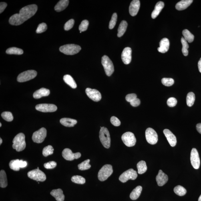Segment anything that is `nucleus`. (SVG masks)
Masks as SVG:
<instances>
[{
	"label": "nucleus",
	"instance_id": "58836bf2",
	"mask_svg": "<svg viewBox=\"0 0 201 201\" xmlns=\"http://www.w3.org/2000/svg\"><path fill=\"white\" fill-rule=\"evenodd\" d=\"M71 181L75 183L83 184L86 182L85 178L79 176H73L71 178Z\"/></svg>",
	"mask_w": 201,
	"mask_h": 201
},
{
	"label": "nucleus",
	"instance_id": "4468645a",
	"mask_svg": "<svg viewBox=\"0 0 201 201\" xmlns=\"http://www.w3.org/2000/svg\"><path fill=\"white\" fill-rule=\"evenodd\" d=\"M35 109L42 112H53L57 110V107L54 104L41 103L37 105Z\"/></svg>",
	"mask_w": 201,
	"mask_h": 201
},
{
	"label": "nucleus",
	"instance_id": "e2e57ef3",
	"mask_svg": "<svg viewBox=\"0 0 201 201\" xmlns=\"http://www.w3.org/2000/svg\"><path fill=\"white\" fill-rule=\"evenodd\" d=\"M80 33H82L81 31H80Z\"/></svg>",
	"mask_w": 201,
	"mask_h": 201
},
{
	"label": "nucleus",
	"instance_id": "f704fd0d",
	"mask_svg": "<svg viewBox=\"0 0 201 201\" xmlns=\"http://www.w3.org/2000/svg\"><path fill=\"white\" fill-rule=\"evenodd\" d=\"M195 100V95L193 92L189 93L187 95L186 102L187 105L189 107H192L193 105Z\"/></svg>",
	"mask_w": 201,
	"mask_h": 201
},
{
	"label": "nucleus",
	"instance_id": "052dcab7",
	"mask_svg": "<svg viewBox=\"0 0 201 201\" xmlns=\"http://www.w3.org/2000/svg\"><path fill=\"white\" fill-rule=\"evenodd\" d=\"M198 201H201V194L198 198Z\"/></svg>",
	"mask_w": 201,
	"mask_h": 201
},
{
	"label": "nucleus",
	"instance_id": "f03ea898",
	"mask_svg": "<svg viewBox=\"0 0 201 201\" xmlns=\"http://www.w3.org/2000/svg\"><path fill=\"white\" fill-rule=\"evenodd\" d=\"M13 147L17 152H21L25 148V136L23 133H19L15 137L13 140Z\"/></svg>",
	"mask_w": 201,
	"mask_h": 201
},
{
	"label": "nucleus",
	"instance_id": "8fccbe9b",
	"mask_svg": "<svg viewBox=\"0 0 201 201\" xmlns=\"http://www.w3.org/2000/svg\"><path fill=\"white\" fill-rule=\"evenodd\" d=\"M56 162L53 161L45 163L44 165L45 168L47 169L54 168L56 167Z\"/></svg>",
	"mask_w": 201,
	"mask_h": 201
},
{
	"label": "nucleus",
	"instance_id": "412c9836",
	"mask_svg": "<svg viewBox=\"0 0 201 201\" xmlns=\"http://www.w3.org/2000/svg\"><path fill=\"white\" fill-rule=\"evenodd\" d=\"M170 41L166 38L163 39L160 43V47L158 48V50L160 52L165 53L168 50L170 47Z\"/></svg>",
	"mask_w": 201,
	"mask_h": 201
},
{
	"label": "nucleus",
	"instance_id": "13d9d810",
	"mask_svg": "<svg viewBox=\"0 0 201 201\" xmlns=\"http://www.w3.org/2000/svg\"><path fill=\"white\" fill-rule=\"evenodd\" d=\"M198 68L199 71L201 73V58L199 61L198 64Z\"/></svg>",
	"mask_w": 201,
	"mask_h": 201
},
{
	"label": "nucleus",
	"instance_id": "7ed1b4c3",
	"mask_svg": "<svg viewBox=\"0 0 201 201\" xmlns=\"http://www.w3.org/2000/svg\"><path fill=\"white\" fill-rule=\"evenodd\" d=\"M99 138L103 146L105 148H109L111 144L110 135L108 129L106 127H101Z\"/></svg>",
	"mask_w": 201,
	"mask_h": 201
},
{
	"label": "nucleus",
	"instance_id": "5fc2aeb1",
	"mask_svg": "<svg viewBox=\"0 0 201 201\" xmlns=\"http://www.w3.org/2000/svg\"><path fill=\"white\" fill-rule=\"evenodd\" d=\"M7 6V3L1 2V3H0V13H1L4 11Z\"/></svg>",
	"mask_w": 201,
	"mask_h": 201
},
{
	"label": "nucleus",
	"instance_id": "39448f33",
	"mask_svg": "<svg viewBox=\"0 0 201 201\" xmlns=\"http://www.w3.org/2000/svg\"><path fill=\"white\" fill-rule=\"evenodd\" d=\"M113 172L112 166L111 165L106 164L102 167L98 173L99 180L103 182L107 180Z\"/></svg>",
	"mask_w": 201,
	"mask_h": 201
},
{
	"label": "nucleus",
	"instance_id": "4c0bfd02",
	"mask_svg": "<svg viewBox=\"0 0 201 201\" xmlns=\"http://www.w3.org/2000/svg\"><path fill=\"white\" fill-rule=\"evenodd\" d=\"M19 160L18 159L11 161L9 164L10 168L14 171H19L20 168L19 166Z\"/></svg>",
	"mask_w": 201,
	"mask_h": 201
},
{
	"label": "nucleus",
	"instance_id": "b1692460",
	"mask_svg": "<svg viewBox=\"0 0 201 201\" xmlns=\"http://www.w3.org/2000/svg\"><path fill=\"white\" fill-rule=\"evenodd\" d=\"M164 7V3L162 1H160L157 3L155 7V9L152 12L151 17L152 19H155L158 17L161 11Z\"/></svg>",
	"mask_w": 201,
	"mask_h": 201
},
{
	"label": "nucleus",
	"instance_id": "20e7f679",
	"mask_svg": "<svg viewBox=\"0 0 201 201\" xmlns=\"http://www.w3.org/2000/svg\"><path fill=\"white\" fill-rule=\"evenodd\" d=\"M79 45L74 44H68L62 45L60 47L61 52L68 55H72L78 53L81 50Z\"/></svg>",
	"mask_w": 201,
	"mask_h": 201
},
{
	"label": "nucleus",
	"instance_id": "6e6552de",
	"mask_svg": "<svg viewBox=\"0 0 201 201\" xmlns=\"http://www.w3.org/2000/svg\"><path fill=\"white\" fill-rule=\"evenodd\" d=\"M37 72L34 70H28L21 73L18 76L17 80L19 82H23L32 79L36 77Z\"/></svg>",
	"mask_w": 201,
	"mask_h": 201
},
{
	"label": "nucleus",
	"instance_id": "ea45409f",
	"mask_svg": "<svg viewBox=\"0 0 201 201\" xmlns=\"http://www.w3.org/2000/svg\"><path fill=\"white\" fill-rule=\"evenodd\" d=\"M90 160H87L78 165V169L80 170H88L91 167V166L89 164Z\"/></svg>",
	"mask_w": 201,
	"mask_h": 201
},
{
	"label": "nucleus",
	"instance_id": "4be33fe9",
	"mask_svg": "<svg viewBox=\"0 0 201 201\" xmlns=\"http://www.w3.org/2000/svg\"><path fill=\"white\" fill-rule=\"evenodd\" d=\"M50 93V91L49 89L42 87L35 91L33 93V96L35 99H39L43 97L48 96Z\"/></svg>",
	"mask_w": 201,
	"mask_h": 201
},
{
	"label": "nucleus",
	"instance_id": "bb28decb",
	"mask_svg": "<svg viewBox=\"0 0 201 201\" xmlns=\"http://www.w3.org/2000/svg\"><path fill=\"white\" fill-rule=\"evenodd\" d=\"M60 123L64 126L72 127L77 123V120L70 118H64L61 119Z\"/></svg>",
	"mask_w": 201,
	"mask_h": 201
},
{
	"label": "nucleus",
	"instance_id": "6e6d98bb",
	"mask_svg": "<svg viewBox=\"0 0 201 201\" xmlns=\"http://www.w3.org/2000/svg\"><path fill=\"white\" fill-rule=\"evenodd\" d=\"M27 162L26 161H23V160H19V166L20 168H24L27 166Z\"/></svg>",
	"mask_w": 201,
	"mask_h": 201
},
{
	"label": "nucleus",
	"instance_id": "f257e3e1",
	"mask_svg": "<svg viewBox=\"0 0 201 201\" xmlns=\"http://www.w3.org/2000/svg\"><path fill=\"white\" fill-rule=\"evenodd\" d=\"M38 9L36 5L26 6L22 8L19 13L12 15L9 19V23L13 25H19L23 24L35 14Z\"/></svg>",
	"mask_w": 201,
	"mask_h": 201
},
{
	"label": "nucleus",
	"instance_id": "ddd939ff",
	"mask_svg": "<svg viewBox=\"0 0 201 201\" xmlns=\"http://www.w3.org/2000/svg\"><path fill=\"white\" fill-rule=\"evenodd\" d=\"M191 164L194 169H198L200 166V160L198 153L196 148H193L190 155Z\"/></svg>",
	"mask_w": 201,
	"mask_h": 201
},
{
	"label": "nucleus",
	"instance_id": "c9c22d12",
	"mask_svg": "<svg viewBox=\"0 0 201 201\" xmlns=\"http://www.w3.org/2000/svg\"><path fill=\"white\" fill-rule=\"evenodd\" d=\"M174 192L177 195L182 196L185 195L187 193V191L183 187L178 185L174 188Z\"/></svg>",
	"mask_w": 201,
	"mask_h": 201
},
{
	"label": "nucleus",
	"instance_id": "1a4fd4ad",
	"mask_svg": "<svg viewBox=\"0 0 201 201\" xmlns=\"http://www.w3.org/2000/svg\"><path fill=\"white\" fill-rule=\"evenodd\" d=\"M138 177V174L136 171L133 169H130L124 172L120 175L119 180L121 182H126L129 180H135Z\"/></svg>",
	"mask_w": 201,
	"mask_h": 201
},
{
	"label": "nucleus",
	"instance_id": "bf43d9fd",
	"mask_svg": "<svg viewBox=\"0 0 201 201\" xmlns=\"http://www.w3.org/2000/svg\"><path fill=\"white\" fill-rule=\"evenodd\" d=\"M2 143H3V140H2V139L1 138H0V145H1Z\"/></svg>",
	"mask_w": 201,
	"mask_h": 201
},
{
	"label": "nucleus",
	"instance_id": "423d86ee",
	"mask_svg": "<svg viewBox=\"0 0 201 201\" xmlns=\"http://www.w3.org/2000/svg\"><path fill=\"white\" fill-rule=\"evenodd\" d=\"M101 63L106 74L108 77L110 76L114 71V66L112 61L108 56L104 55L102 58Z\"/></svg>",
	"mask_w": 201,
	"mask_h": 201
},
{
	"label": "nucleus",
	"instance_id": "5701e85b",
	"mask_svg": "<svg viewBox=\"0 0 201 201\" xmlns=\"http://www.w3.org/2000/svg\"><path fill=\"white\" fill-rule=\"evenodd\" d=\"M193 0H182L177 3L176 8L178 11L183 10L188 8L193 3Z\"/></svg>",
	"mask_w": 201,
	"mask_h": 201
},
{
	"label": "nucleus",
	"instance_id": "49530a36",
	"mask_svg": "<svg viewBox=\"0 0 201 201\" xmlns=\"http://www.w3.org/2000/svg\"><path fill=\"white\" fill-rule=\"evenodd\" d=\"M47 29L46 24L45 23H42L38 25L36 32L37 33H41L44 32Z\"/></svg>",
	"mask_w": 201,
	"mask_h": 201
},
{
	"label": "nucleus",
	"instance_id": "c03bdc74",
	"mask_svg": "<svg viewBox=\"0 0 201 201\" xmlns=\"http://www.w3.org/2000/svg\"><path fill=\"white\" fill-rule=\"evenodd\" d=\"M161 82L163 85L167 87L172 86L174 83V79L171 78H163Z\"/></svg>",
	"mask_w": 201,
	"mask_h": 201
},
{
	"label": "nucleus",
	"instance_id": "dca6fc26",
	"mask_svg": "<svg viewBox=\"0 0 201 201\" xmlns=\"http://www.w3.org/2000/svg\"><path fill=\"white\" fill-rule=\"evenodd\" d=\"M63 158L67 161H72L74 159H77L80 158L81 154L79 152L73 153L72 151L69 148L65 149L62 152Z\"/></svg>",
	"mask_w": 201,
	"mask_h": 201
},
{
	"label": "nucleus",
	"instance_id": "c85d7f7f",
	"mask_svg": "<svg viewBox=\"0 0 201 201\" xmlns=\"http://www.w3.org/2000/svg\"><path fill=\"white\" fill-rule=\"evenodd\" d=\"M142 190V188L141 186L136 187L130 194V197L131 199L132 200L137 199L140 196Z\"/></svg>",
	"mask_w": 201,
	"mask_h": 201
},
{
	"label": "nucleus",
	"instance_id": "f8f14e48",
	"mask_svg": "<svg viewBox=\"0 0 201 201\" xmlns=\"http://www.w3.org/2000/svg\"><path fill=\"white\" fill-rule=\"evenodd\" d=\"M147 142L151 145L156 144L158 141V136L156 131L151 128L147 129L145 132Z\"/></svg>",
	"mask_w": 201,
	"mask_h": 201
},
{
	"label": "nucleus",
	"instance_id": "a878e982",
	"mask_svg": "<svg viewBox=\"0 0 201 201\" xmlns=\"http://www.w3.org/2000/svg\"><path fill=\"white\" fill-rule=\"evenodd\" d=\"M68 0H61L55 6V10L57 12H60L65 9L69 3Z\"/></svg>",
	"mask_w": 201,
	"mask_h": 201
},
{
	"label": "nucleus",
	"instance_id": "f3484780",
	"mask_svg": "<svg viewBox=\"0 0 201 201\" xmlns=\"http://www.w3.org/2000/svg\"><path fill=\"white\" fill-rule=\"evenodd\" d=\"M132 49L127 47L123 50L121 54V59L125 64L128 65L132 60Z\"/></svg>",
	"mask_w": 201,
	"mask_h": 201
},
{
	"label": "nucleus",
	"instance_id": "3c124183",
	"mask_svg": "<svg viewBox=\"0 0 201 201\" xmlns=\"http://www.w3.org/2000/svg\"><path fill=\"white\" fill-rule=\"evenodd\" d=\"M110 121L111 124L115 126H119L121 124L120 120L116 117L113 116L111 117Z\"/></svg>",
	"mask_w": 201,
	"mask_h": 201
},
{
	"label": "nucleus",
	"instance_id": "393cba45",
	"mask_svg": "<svg viewBox=\"0 0 201 201\" xmlns=\"http://www.w3.org/2000/svg\"><path fill=\"white\" fill-rule=\"evenodd\" d=\"M50 194L57 201H64L65 200V195L63 194L62 190L60 188L53 190Z\"/></svg>",
	"mask_w": 201,
	"mask_h": 201
},
{
	"label": "nucleus",
	"instance_id": "2eb2a0df",
	"mask_svg": "<svg viewBox=\"0 0 201 201\" xmlns=\"http://www.w3.org/2000/svg\"><path fill=\"white\" fill-rule=\"evenodd\" d=\"M85 93L89 98L95 102L100 101L102 98L100 93L96 89L87 88Z\"/></svg>",
	"mask_w": 201,
	"mask_h": 201
},
{
	"label": "nucleus",
	"instance_id": "c756f323",
	"mask_svg": "<svg viewBox=\"0 0 201 201\" xmlns=\"http://www.w3.org/2000/svg\"><path fill=\"white\" fill-rule=\"evenodd\" d=\"M127 27V23L125 21H122L121 22L120 25L119 26L118 29V34L117 36L119 37H122L124 35L126 30Z\"/></svg>",
	"mask_w": 201,
	"mask_h": 201
},
{
	"label": "nucleus",
	"instance_id": "0eeeda50",
	"mask_svg": "<svg viewBox=\"0 0 201 201\" xmlns=\"http://www.w3.org/2000/svg\"><path fill=\"white\" fill-rule=\"evenodd\" d=\"M29 177L37 182H44L46 180V177L44 172L39 169H35L28 172Z\"/></svg>",
	"mask_w": 201,
	"mask_h": 201
},
{
	"label": "nucleus",
	"instance_id": "79ce46f5",
	"mask_svg": "<svg viewBox=\"0 0 201 201\" xmlns=\"http://www.w3.org/2000/svg\"><path fill=\"white\" fill-rule=\"evenodd\" d=\"M1 116L3 119L7 121H11L13 120V114L10 112L5 111L2 113Z\"/></svg>",
	"mask_w": 201,
	"mask_h": 201
},
{
	"label": "nucleus",
	"instance_id": "680f3d73",
	"mask_svg": "<svg viewBox=\"0 0 201 201\" xmlns=\"http://www.w3.org/2000/svg\"><path fill=\"white\" fill-rule=\"evenodd\" d=\"M1 126H2V124H1V123H0V127H1Z\"/></svg>",
	"mask_w": 201,
	"mask_h": 201
},
{
	"label": "nucleus",
	"instance_id": "e433bc0d",
	"mask_svg": "<svg viewBox=\"0 0 201 201\" xmlns=\"http://www.w3.org/2000/svg\"><path fill=\"white\" fill-rule=\"evenodd\" d=\"M181 42H182V53L184 56H188V49L189 48V45L188 42L185 40L184 37H182L181 39Z\"/></svg>",
	"mask_w": 201,
	"mask_h": 201
},
{
	"label": "nucleus",
	"instance_id": "72a5a7b5",
	"mask_svg": "<svg viewBox=\"0 0 201 201\" xmlns=\"http://www.w3.org/2000/svg\"><path fill=\"white\" fill-rule=\"evenodd\" d=\"M24 53L22 49L15 47L10 48L6 50V53L9 55H21Z\"/></svg>",
	"mask_w": 201,
	"mask_h": 201
},
{
	"label": "nucleus",
	"instance_id": "9b49d317",
	"mask_svg": "<svg viewBox=\"0 0 201 201\" xmlns=\"http://www.w3.org/2000/svg\"><path fill=\"white\" fill-rule=\"evenodd\" d=\"M46 136V129L42 127L33 133L32 136L33 140L34 142L40 144L44 141Z\"/></svg>",
	"mask_w": 201,
	"mask_h": 201
},
{
	"label": "nucleus",
	"instance_id": "cd10ccee",
	"mask_svg": "<svg viewBox=\"0 0 201 201\" xmlns=\"http://www.w3.org/2000/svg\"><path fill=\"white\" fill-rule=\"evenodd\" d=\"M63 80L69 86H70L71 88L75 89L77 88V85L73 77L71 76V75H65L63 77Z\"/></svg>",
	"mask_w": 201,
	"mask_h": 201
},
{
	"label": "nucleus",
	"instance_id": "9d476101",
	"mask_svg": "<svg viewBox=\"0 0 201 201\" xmlns=\"http://www.w3.org/2000/svg\"><path fill=\"white\" fill-rule=\"evenodd\" d=\"M121 139L124 144L128 147L135 146L136 142V139L133 133L127 132L123 134Z\"/></svg>",
	"mask_w": 201,
	"mask_h": 201
},
{
	"label": "nucleus",
	"instance_id": "a211bd4d",
	"mask_svg": "<svg viewBox=\"0 0 201 201\" xmlns=\"http://www.w3.org/2000/svg\"><path fill=\"white\" fill-rule=\"evenodd\" d=\"M140 7V1L139 0H133L132 1L129 8L130 15L133 17L136 16L138 13Z\"/></svg>",
	"mask_w": 201,
	"mask_h": 201
},
{
	"label": "nucleus",
	"instance_id": "a18cd8bd",
	"mask_svg": "<svg viewBox=\"0 0 201 201\" xmlns=\"http://www.w3.org/2000/svg\"><path fill=\"white\" fill-rule=\"evenodd\" d=\"M89 22L87 20H84L82 21L80 25L79 26V31L83 32L86 31L88 28Z\"/></svg>",
	"mask_w": 201,
	"mask_h": 201
},
{
	"label": "nucleus",
	"instance_id": "a19ab883",
	"mask_svg": "<svg viewBox=\"0 0 201 201\" xmlns=\"http://www.w3.org/2000/svg\"><path fill=\"white\" fill-rule=\"evenodd\" d=\"M54 149L51 145H48L45 147L43 150V154L45 157L48 156L49 155L53 154Z\"/></svg>",
	"mask_w": 201,
	"mask_h": 201
},
{
	"label": "nucleus",
	"instance_id": "4d7b16f0",
	"mask_svg": "<svg viewBox=\"0 0 201 201\" xmlns=\"http://www.w3.org/2000/svg\"><path fill=\"white\" fill-rule=\"evenodd\" d=\"M196 129L198 132L201 134V123H198L197 124Z\"/></svg>",
	"mask_w": 201,
	"mask_h": 201
},
{
	"label": "nucleus",
	"instance_id": "37998d69",
	"mask_svg": "<svg viewBox=\"0 0 201 201\" xmlns=\"http://www.w3.org/2000/svg\"><path fill=\"white\" fill-rule=\"evenodd\" d=\"M117 15L116 13L113 14L110 22H109V28L110 29H113L115 26L117 22Z\"/></svg>",
	"mask_w": 201,
	"mask_h": 201
},
{
	"label": "nucleus",
	"instance_id": "09e8293b",
	"mask_svg": "<svg viewBox=\"0 0 201 201\" xmlns=\"http://www.w3.org/2000/svg\"><path fill=\"white\" fill-rule=\"evenodd\" d=\"M177 99L174 97H171L169 98L167 101V105L170 107H174L177 105Z\"/></svg>",
	"mask_w": 201,
	"mask_h": 201
},
{
	"label": "nucleus",
	"instance_id": "2f4dec72",
	"mask_svg": "<svg viewBox=\"0 0 201 201\" xmlns=\"http://www.w3.org/2000/svg\"><path fill=\"white\" fill-rule=\"evenodd\" d=\"M137 167L138 170V173L140 174H144L147 170L146 163L144 161H141L139 162L137 165Z\"/></svg>",
	"mask_w": 201,
	"mask_h": 201
},
{
	"label": "nucleus",
	"instance_id": "6ab92c4d",
	"mask_svg": "<svg viewBox=\"0 0 201 201\" xmlns=\"http://www.w3.org/2000/svg\"><path fill=\"white\" fill-rule=\"evenodd\" d=\"M163 132L171 146L172 147L176 146L177 142V139L173 133L167 129H164Z\"/></svg>",
	"mask_w": 201,
	"mask_h": 201
},
{
	"label": "nucleus",
	"instance_id": "aec40b11",
	"mask_svg": "<svg viewBox=\"0 0 201 201\" xmlns=\"http://www.w3.org/2000/svg\"><path fill=\"white\" fill-rule=\"evenodd\" d=\"M168 176L161 170L159 171L158 174L156 177V181L159 186H164L168 182Z\"/></svg>",
	"mask_w": 201,
	"mask_h": 201
},
{
	"label": "nucleus",
	"instance_id": "473e14b6",
	"mask_svg": "<svg viewBox=\"0 0 201 201\" xmlns=\"http://www.w3.org/2000/svg\"><path fill=\"white\" fill-rule=\"evenodd\" d=\"M182 35L184 39L188 43H192L194 40V36L189 31L188 29H185L182 31Z\"/></svg>",
	"mask_w": 201,
	"mask_h": 201
},
{
	"label": "nucleus",
	"instance_id": "de8ad7c7",
	"mask_svg": "<svg viewBox=\"0 0 201 201\" xmlns=\"http://www.w3.org/2000/svg\"><path fill=\"white\" fill-rule=\"evenodd\" d=\"M75 21L74 19H71L69 20L65 23L64 25V29L66 31H69L70 29H72L74 25Z\"/></svg>",
	"mask_w": 201,
	"mask_h": 201
},
{
	"label": "nucleus",
	"instance_id": "864d4df0",
	"mask_svg": "<svg viewBox=\"0 0 201 201\" xmlns=\"http://www.w3.org/2000/svg\"><path fill=\"white\" fill-rule=\"evenodd\" d=\"M131 105L134 107H138L139 105H140V99L139 98H136L135 100L132 101L130 103Z\"/></svg>",
	"mask_w": 201,
	"mask_h": 201
},
{
	"label": "nucleus",
	"instance_id": "7c9ffc66",
	"mask_svg": "<svg viewBox=\"0 0 201 201\" xmlns=\"http://www.w3.org/2000/svg\"><path fill=\"white\" fill-rule=\"evenodd\" d=\"M7 186V175L5 171L2 170L0 172V186L2 188H5Z\"/></svg>",
	"mask_w": 201,
	"mask_h": 201
},
{
	"label": "nucleus",
	"instance_id": "603ef678",
	"mask_svg": "<svg viewBox=\"0 0 201 201\" xmlns=\"http://www.w3.org/2000/svg\"><path fill=\"white\" fill-rule=\"evenodd\" d=\"M137 98V95L135 93H130L127 95L126 97V100L128 102H131Z\"/></svg>",
	"mask_w": 201,
	"mask_h": 201
}]
</instances>
